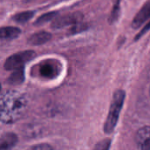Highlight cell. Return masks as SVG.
Returning <instances> with one entry per match:
<instances>
[{"label": "cell", "mask_w": 150, "mask_h": 150, "mask_svg": "<svg viewBox=\"0 0 150 150\" xmlns=\"http://www.w3.org/2000/svg\"><path fill=\"white\" fill-rule=\"evenodd\" d=\"M148 28H150V22H149V23H147V25H146V27L143 28V30H141V32H140V33H139V34L137 35V39H138V38H139V37H140V36L143 35V34H145V33H146V32L148 30Z\"/></svg>", "instance_id": "cell-16"}, {"label": "cell", "mask_w": 150, "mask_h": 150, "mask_svg": "<svg viewBox=\"0 0 150 150\" xmlns=\"http://www.w3.org/2000/svg\"><path fill=\"white\" fill-rule=\"evenodd\" d=\"M51 38V35L47 32H39L36 33L28 39V42L33 45H40L47 42Z\"/></svg>", "instance_id": "cell-9"}, {"label": "cell", "mask_w": 150, "mask_h": 150, "mask_svg": "<svg viewBox=\"0 0 150 150\" xmlns=\"http://www.w3.org/2000/svg\"><path fill=\"white\" fill-rule=\"evenodd\" d=\"M81 20H82L81 13H70V14L57 18L53 22L52 27L54 28H64V27H66V26H69L71 24L79 23Z\"/></svg>", "instance_id": "cell-4"}, {"label": "cell", "mask_w": 150, "mask_h": 150, "mask_svg": "<svg viewBox=\"0 0 150 150\" xmlns=\"http://www.w3.org/2000/svg\"><path fill=\"white\" fill-rule=\"evenodd\" d=\"M149 17H150V0H148L144 5V6L140 9V11L138 13V14L134 18L132 21V27L134 28H139Z\"/></svg>", "instance_id": "cell-7"}, {"label": "cell", "mask_w": 150, "mask_h": 150, "mask_svg": "<svg viewBox=\"0 0 150 150\" xmlns=\"http://www.w3.org/2000/svg\"><path fill=\"white\" fill-rule=\"evenodd\" d=\"M56 15V13H45L43 14L42 16H41L35 22L36 25H41V24H43L50 20H52Z\"/></svg>", "instance_id": "cell-13"}, {"label": "cell", "mask_w": 150, "mask_h": 150, "mask_svg": "<svg viewBox=\"0 0 150 150\" xmlns=\"http://www.w3.org/2000/svg\"><path fill=\"white\" fill-rule=\"evenodd\" d=\"M28 107V101L21 93L11 90L0 97V120L12 124L22 117Z\"/></svg>", "instance_id": "cell-1"}, {"label": "cell", "mask_w": 150, "mask_h": 150, "mask_svg": "<svg viewBox=\"0 0 150 150\" xmlns=\"http://www.w3.org/2000/svg\"><path fill=\"white\" fill-rule=\"evenodd\" d=\"M18 142V137L13 132H6L0 136V150H12Z\"/></svg>", "instance_id": "cell-6"}, {"label": "cell", "mask_w": 150, "mask_h": 150, "mask_svg": "<svg viewBox=\"0 0 150 150\" xmlns=\"http://www.w3.org/2000/svg\"><path fill=\"white\" fill-rule=\"evenodd\" d=\"M125 94L123 90H117L113 95V99L111 102V105L110 108L109 115L107 117L105 125H104V132L106 133H110L116 127V125L118 120L119 113L123 107V103L125 101Z\"/></svg>", "instance_id": "cell-2"}, {"label": "cell", "mask_w": 150, "mask_h": 150, "mask_svg": "<svg viewBox=\"0 0 150 150\" xmlns=\"http://www.w3.org/2000/svg\"><path fill=\"white\" fill-rule=\"evenodd\" d=\"M110 145V139H104L96 145L95 150H109Z\"/></svg>", "instance_id": "cell-15"}, {"label": "cell", "mask_w": 150, "mask_h": 150, "mask_svg": "<svg viewBox=\"0 0 150 150\" xmlns=\"http://www.w3.org/2000/svg\"><path fill=\"white\" fill-rule=\"evenodd\" d=\"M28 150H54L53 147L46 143H41V144H36L32 146H30Z\"/></svg>", "instance_id": "cell-14"}, {"label": "cell", "mask_w": 150, "mask_h": 150, "mask_svg": "<svg viewBox=\"0 0 150 150\" xmlns=\"http://www.w3.org/2000/svg\"><path fill=\"white\" fill-rule=\"evenodd\" d=\"M0 89H1V85H0Z\"/></svg>", "instance_id": "cell-17"}, {"label": "cell", "mask_w": 150, "mask_h": 150, "mask_svg": "<svg viewBox=\"0 0 150 150\" xmlns=\"http://www.w3.org/2000/svg\"><path fill=\"white\" fill-rule=\"evenodd\" d=\"M33 16H34V13L33 12H23V13L16 14L13 17V20L16 22L24 23V22H27L28 21H29Z\"/></svg>", "instance_id": "cell-12"}, {"label": "cell", "mask_w": 150, "mask_h": 150, "mask_svg": "<svg viewBox=\"0 0 150 150\" xmlns=\"http://www.w3.org/2000/svg\"><path fill=\"white\" fill-rule=\"evenodd\" d=\"M24 81V69L23 67H20L13 71L8 79V82L10 84H20Z\"/></svg>", "instance_id": "cell-11"}, {"label": "cell", "mask_w": 150, "mask_h": 150, "mask_svg": "<svg viewBox=\"0 0 150 150\" xmlns=\"http://www.w3.org/2000/svg\"><path fill=\"white\" fill-rule=\"evenodd\" d=\"M149 93H150V89H149Z\"/></svg>", "instance_id": "cell-18"}, {"label": "cell", "mask_w": 150, "mask_h": 150, "mask_svg": "<svg viewBox=\"0 0 150 150\" xmlns=\"http://www.w3.org/2000/svg\"><path fill=\"white\" fill-rule=\"evenodd\" d=\"M35 56V53L32 50L22 51L12 55L6 61L5 68L6 70H16L20 67H23V64L34 58Z\"/></svg>", "instance_id": "cell-3"}, {"label": "cell", "mask_w": 150, "mask_h": 150, "mask_svg": "<svg viewBox=\"0 0 150 150\" xmlns=\"http://www.w3.org/2000/svg\"><path fill=\"white\" fill-rule=\"evenodd\" d=\"M40 74L44 78H53L57 75V68L54 64L47 63L43 64L40 67Z\"/></svg>", "instance_id": "cell-10"}, {"label": "cell", "mask_w": 150, "mask_h": 150, "mask_svg": "<svg viewBox=\"0 0 150 150\" xmlns=\"http://www.w3.org/2000/svg\"><path fill=\"white\" fill-rule=\"evenodd\" d=\"M136 142L140 150H150V126L142 127L138 131Z\"/></svg>", "instance_id": "cell-5"}, {"label": "cell", "mask_w": 150, "mask_h": 150, "mask_svg": "<svg viewBox=\"0 0 150 150\" xmlns=\"http://www.w3.org/2000/svg\"><path fill=\"white\" fill-rule=\"evenodd\" d=\"M21 34V29L15 27L0 28V39H13Z\"/></svg>", "instance_id": "cell-8"}]
</instances>
